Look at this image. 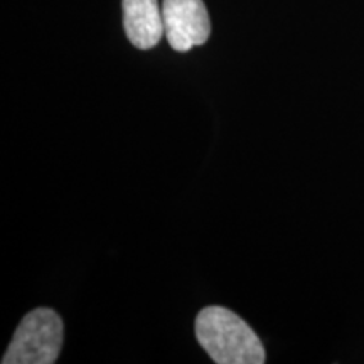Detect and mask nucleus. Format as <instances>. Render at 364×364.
I'll return each mask as SVG.
<instances>
[{
    "label": "nucleus",
    "mask_w": 364,
    "mask_h": 364,
    "mask_svg": "<svg viewBox=\"0 0 364 364\" xmlns=\"http://www.w3.org/2000/svg\"><path fill=\"white\" fill-rule=\"evenodd\" d=\"M196 338L218 364H263V343L247 322L230 309L211 306L196 317Z\"/></svg>",
    "instance_id": "nucleus-1"
},
{
    "label": "nucleus",
    "mask_w": 364,
    "mask_h": 364,
    "mask_svg": "<svg viewBox=\"0 0 364 364\" xmlns=\"http://www.w3.org/2000/svg\"><path fill=\"white\" fill-rule=\"evenodd\" d=\"M63 346V321L53 309H34L22 318L4 354V364H53Z\"/></svg>",
    "instance_id": "nucleus-2"
},
{
    "label": "nucleus",
    "mask_w": 364,
    "mask_h": 364,
    "mask_svg": "<svg viewBox=\"0 0 364 364\" xmlns=\"http://www.w3.org/2000/svg\"><path fill=\"white\" fill-rule=\"evenodd\" d=\"M164 34L174 51L188 53L211 36V21L203 0H164Z\"/></svg>",
    "instance_id": "nucleus-3"
},
{
    "label": "nucleus",
    "mask_w": 364,
    "mask_h": 364,
    "mask_svg": "<svg viewBox=\"0 0 364 364\" xmlns=\"http://www.w3.org/2000/svg\"><path fill=\"white\" fill-rule=\"evenodd\" d=\"M124 27L135 48L152 49L164 34L162 6L159 0H124Z\"/></svg>",
    "instance_id": "nucleus-4"
}]
</instances>
